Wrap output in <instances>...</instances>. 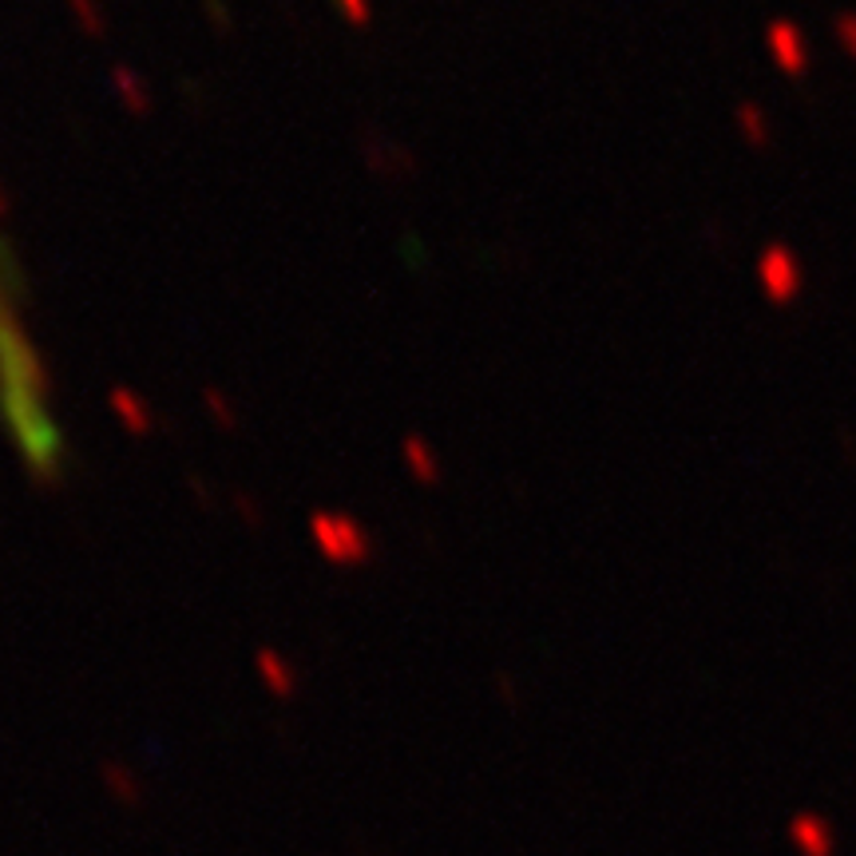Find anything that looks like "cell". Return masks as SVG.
I'll return each mask as SVG.
<instances>
[{"mask_svg": "<svg viewBox=\"0 0 856 856\" xmlns=\"http://www.w3.org/2000/svg\"><path fill=\"white\" fill-rule=\"evenodd\" d=\"M753 278H757V294H762L769 306H794L804 294V262L789 242H765L757 250V262H753Z\"/></svg>", "mask_w": 856, "mask_h": 856, "instance_id": "1", "label": "cell"}, {"mask_svg": "<svg viewBox=\"0 0 856 856\" xmlns=\"http://www.w3.org/2000/svg\"><path fill=\"white\" fill-rule=\"evenodd\" d=\"M765 53L774 60V68L789 80H804L809 68H813V48H809V36L797 21H769L762 32Z\"/></svg>", "mask_w": 856, "mask_h": 856, "instance_id": "2", "label": "cell"}, {"mask_svg": "<svg viewBox=\"0 0 856 856\" xmlns=\"http://www.w3.org/2000/svg\"><path fill=\"white\" fill-rule=\"evenodd\" d=\"M733 132L753 151H765L774 144V119H769V112L757 100H738L733 104Z\"/></svg>", "mask_w": 856, "mask_h": 856, "instance_id": "3", "label": "cell"}, {"mask_svg": "<svg viewBox=\"0 0 856 856\" xmlns=\"http://www.w3.org/2000/svg\"><path fill=\"white\" fill-rule=\"evenodd\" d=\"M24 350H28V341H24L12 310L4 306V286H0V362H16Z\"/></svg>", "mask_w": 856, "mask_h": 856, "instance_id": "4", "label": "cell"}, {"mask_svg": "<svg viewBox=\"0 0 856 856\" xmlns=\"http://www.w3.org/2000/svg\"><path fill=\"white\" fill-rule=\"evenodd\" d=\"M833 41H836V48L856 64V12H836L833 16Z\"/></svg>", "mask_w": 856, "mask_h": 856, "instance_id": "5", "label": "cell"}]
</instances>
